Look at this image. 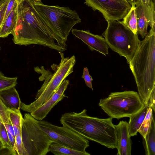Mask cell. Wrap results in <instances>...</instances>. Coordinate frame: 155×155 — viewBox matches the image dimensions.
Segmentation results:
<instances>
[{
  "label": "cell",
  "instance_id": "cell-1",
  "mask_svg": "<svg viewBox=\"0 0 155 155\" xmlns=\"http://www.w3.org/2000/svg\"><path fill=\"white\" fill-rule=\"evenodd\" d=\"M11 34L16 44H36L58 52L66 50L58 44L35 10L33 1L30 0H21L19 2L16 23Z\"/></svg>",
  "mask_w": 155,
  "mask_h": 155
},
{
  "label": "cell",
  "instance_id": "cell-2",
  "mask_svg": "<svg viewBox=\"0 0 155 155\" xmlns=\"http://www.w3.org/2000/svg\"><path fill=\"white\" fill-rule=\"evenodd\" d=\"M87 111L84 109L78 113H65L62 115L60 123L63 126L68 127L88 140L108 148H116V135L113 118L90 116L87 115Z\"/></svg>",
  "mask_w": 155,
  "mask_h": 155
},
{
  "label": "cell",
  "instance_id": "cell-3",
  "mask_svg": "<svg viewBox=\"0 0 155 155\" xmlns=\"http://www.w3.org/2000/svg\"><path fill=\"white\" fill-rule=\"evenodd\" d=\"M130 68L136 83L140 98L147 104L155 87V30L150 29L131 61Z\"/></svg>",
  "mask_w": 155,
  "mask_h": 155
},
{
  "label": "cell",
  "instance_id": "cell-4",
  "mask_svg": "<svg viewBox=\"0 0 155 155\" xmlns=\"http://www.w3.org/2000/svg\"><path fill=\"white\" fill-rule=\"evenodd\" d=\"M61 60L58 64H53L51 67L53 72L46 70L44 67L38 66L35 71L41 75L38 79L44 82L38 90L35 100L29 104L21 103L22 110L30 113L45 103L54 94L63 81L73 71L76 60L74 55L65 57L63 53L59 52Z\"/></svg>",
  "mask_w": 155,
  "mask_h": 155
},
{
  "label": "cell",
  "instance_id": "cell-5",
  "mask_svg": "<svg viewBox=\"0 0 155 155\" xmlns=\"http://www.w3.org/2000/svg\"><path fill=\"white\" fill-rule=\"evenodd\" d=\"M33 2L35 10L58 44L66 50V42L70 31L75 25L81 21L78 13L68 7Z\"/></svg>",
  "mask_w": 155,
  "mask_h": 155
},
{
  "label": "cell",
  "instance_id": "cell-6",
  "mask_svg": "<svg viewBox=\"0 0 155 155\" xmlns=\"http://www.w3.org/2000/svg\"><path fill=\"white\" fill-rule=\"evenodd\" d=\"M107 27L102 34L109 47L124 57L129 64L140 43L137 34L134 33L119 21H107Z\"/></svg>",
  "mask_w": 155,
  "mask_h": 155
},
{
  "label": "cell",
  "instance_id": "cell-7",
  "mask_svg": "<svg viewBox=\"0 0 155 155\" xmlns=\"http://www.w3.org/2000/svg\"><path fill=\"white\" fill-rule=\"evenodd\" d=\"M98 105L110 117L119 119L130 117L144 104L137 92L125 91L111 92L107 97L101 99Z\"/></svg>",
  "mask_w": 155,
  "mask_h": 155
},
{
  "label": "cell",
  "instance_id": "cell-8",
  "mask_svg": "<svg viewBox=\"0 0 155 155\" xmlns=\"http://www.w3.org/2000/svg\"><path fill=\"white\" fill-rule=\"evenodd\" d=\"M21 136L28 155H46L54 140L39 127L38 120L25 113L21 120Z\"/></svg>",
  "mask_w": 155,
  "mask_h": 155
},
{
  "label": "cell",
  "instance_id": "cell-9",
  "mask_svg": "<svg viewBox=\"0 0 155 155\" xmlns=\"http://www.w3.org/2000/svg\"><path fill=\"white\" fill-rule=\"evenodd\" d=\"M40 128L52 138L55 142L73 149L88 153L86 151L89 146L88 140L67 127H59L47 121L38 120Z\"/></svg>",
  "mask_w": 155,
  "mask_h": 155
},
{
  "label": "cell",
  "instance_id": "cell-10",
  "mask_svg": "<svg viewBox=\"0 0 155 155\" xmlns=\"http://www.w3.org/2000/svg\"><path fill=\"white\" fill-rule=\"evenodd\" d=\"M84 0V3L93 10L102 13L107 21L123 19L131 8L126 0Z\"/></svg>",
  "mask_w": 155,
  "mask_h": 155
},
{
  "label": "cell",
  "instance_id": "cell-11",
  "mask_svg": "<svg viewBox=\"0 0 155 155\" xmlns=\"http://www.w3.org/2000/svg\"><path fill=\"white\" fill-rule=\"evenodd\" d=\"M71 32L87 45L91 51H96L106 55L108 54L109 46L101 36L93 34L89 30L73 29Z\"/></svg>",
  "mask_w": 155,
  "mask_h": 155
},
{
  "label": "cell",
  "instance_id": "cell-12",
  "mask_svg": "<svg viewBox=\"0 0 155 155\" xmlns=\"http://www.w3.org/2000/svg\"><path fill=\"white\" fill-rule=\"evenodd\" d=\"M69 83V80L64 79L51 98L43 105L30 113L31 115L38 120H42L54 106L66 97L64 92Z\"/></svg>",
  "mask_w": 155,
  "mask_h": 155
},
{
  "label": "cell",
  "instance_id": "cell-13",
  "mask_svg": "<svg viewBox=\"0 0 155 155\" xmlns=\"http://www.w3.org/2000/svg\"><path fill=\"white\" fill-rule=\"evenodd\" d=\"M117 137V155H131L132 143L128 127V123L120 121L115 125Z\"/></svg>",
  "mask_w": 155,
  "mask_h": 155
},
{
  "label": "cell",
  "instance_id": "cell-14",
  "mask_svg": "<svg viewBox=\"0 0 155 155\" xmlns=\"http://www.w3.org/2000/svg\"><path fill=\"white\" fill-rule=\"evenodd\" d=\"M135 11L137 21V33L143 38L147 34V28L150 24L148 11L146 6L140 1L136 4Z\"/></svg>",
  "mask_w": 155,
  "mask_h": 155
},
{
  "label": "cell",
  "instance_id": "cell-15",
  "mask_svg": "<svg viewBox=\"0 0 155 155\" xmlns=\"http://www.w3.org/2000/svg\"><path fill=\"white\" fill-rule=\"evenodd\" d=\"M0 99L8 108L20 109L21 102L15 87L0 91Z\"/></svg>",
  "mask_w": 155,
  "mask_h": 155
},
{
  "label": "cell",
  "instance_id": "cell-16",
  "mask_svg": "<svg viewBox=\"0 0 155 155\" xmlns=\"http://www.w3.org/2000/svg\"><path fill=\"white\" fill-rule=\"evenodd\" d=\"M7 107L0 99V121L5 127L12 147L13 155H17L15 150V136L8 114Z\"/></svg>",
  "mask_w": 155,
  "mask_h": 155
},
{
  "label": "cell",
  "instance_id": "cell-17",
  "mask_svg": "<svg viewBox=\"0 0 155 155\" xmlns=\"http://www.w3.org/2000/svg\"><path fill=\"white\" fill-rule=\"evenodd\" d=\"M150 107L148 104H144L140 110L129 117L130 120L128 123V127L131 136L137 135L138 130L144 120Z\"/></svg>",
  "mask_w": 155,
  "mask_h": 155
},
{
  "label": "cell",
  "instance_id": "cell-18",
  "mask_svg": "<svg viewBox=\"0 0 155 155\" xmlns=\"http://www.w3.org/2000/svg\"><path fill=\"white\" fill-rule=\"evenodd\" d=\"M21 0H16L12 10L3 25L0 32V38H6L11 34L16 23L18 6Z\"/></svg>",
  "mask_w": 155,
  "mask_h": 155
},
{
  "label": "cell",
  "instance_id": "cell-19",
  "mask_svg": "<svg viewBox=\"0 0 155 155\" xmlns=\"http://www.w3.org/2000/svg\"><path fill=\"white\" fill-rule=\"evenodd\" d=\"M143 144L146 155H155V123L153 116Z\"/></svg>",
  "mask_w": 155,
  "mask_h": 155
},
{
  "label": "cell",
  "instance_id": "cell-20",
  "mask_svg": "<svg viewBox=\"0 0 155 155\" xmlns=\"http://www.w3.org/2000/svg\"><path fill=\"white\" fill-rule=\"evenodd\" d=\"M49 151L55 155H90L55 142L50 145Z\"/></svg>",
  "mask_w": 155,
  "mask_h": 155
},
{
  "label": "cell",
  "instance_id": "cell-21",
  "mask_svg": "<svg viewBox=\"0 0 155 155\" xmlns=\"http://www.w3.org/2000/svg\"><path fill=\"white\" fill-rule=\"evenodd\" d=\"M135 6H131L130 10L121 22L134 33L137 34V21Z\"/></svg>",
  "mask_w": 155,
  "mask_h": 155
},
{
  "label": "cell",
  "instance_id": "cell-22",
  "mask_svg": "<svg viewBox=\"0 0 155 155\" xmlns=\"http://www.w3.org/2000/svg\"><path fill=\"white\" fill-rule=\"evenodd\" d=\"M6 110L8 114L15 137L19 127L21 124L22 116L20 110L12 109L7 108Z\"/></svg>",
  "mask_w": 155,
  "mask_h": 155
},
{
  "label": "cell",
  "instance_id": "cell-23",
  "mask_svg": "<svg viewBox=\"0 0 155 155\" xmlns=\"http://www.w3.org/2000/svg\"><path fill=\"white\" fill-rule=\"evenodd\" d=\"M147 7L149 17L151 29L155 30V2L153 0H140Z\"/></svg>",
  "mask_w": 155,
  "mask_h": 155
},
{
  "label": "cell",
  "instance_id": "cell-24",
  "mask_svg": "<svg viewBox=\"0 0 155 155\" xmlns=\"http://www.w3.org/2000/svg\"><path fill=\"white\" fill-rule=\"evenodd\" d=\"M16 77L10 78L5 76L0 71V91L15 87L17 84Z\"/></svg>",
  "mask_w": 155,
  "mask_h": 155
},
{
  "label": "cell",
  "instance_id": "cell-25",
  "mask_svg": "<svg viewBox=\"0 0 155 155\" xmlns=\"http://www.w3.org/2000/svg\"><path fill=\"white\" fill-rule=\"evenodd\" d=\"M153 111L152 109L150 107L144 120L138 130V132L143 137H145L150 124L152 119L153 116Z\"/></svg>",
  "mask_w": 155,
  "mask_h": 155
},
{
  "label": "cell",
  "instance_id": "cell-26",
  "mask_svg": "<svg viewBox=\"0 0 155 155\" xmlns=\"http://www.w3.org/2000/svg\"><path fill=\"white\" fill-rule=\"evenodd\" d=\"M21 124L15 137V148L17 155H28L22 142L21 132Z\"/></svg>",
  "mask_w": 155,
  "mask_h": 155
},
{
  "label": "cell",
  "instance_id": "cell-27",
  "mask_svg": "<svg viewBox=\"0 0 155 155\" xmlns=\"http://www.w3.org/2000/svg\"><path fill=\"white\" fill-rule=\"evenodd\" d=\"M0 140L4 147L8 149L12 155H13L10 142L7 130L4 125L0 121Z\"/></svg>",
  "mask_w": 155,
  "mask_h": 155
},
{
  "label": "cell",
  "instance_id": "cell-28",
  "mask_svg": "<svg viewBox=\"0 0 155 155\" xmlns=\"http://www.w3.org/2000/svg\"><path fill=\"white\" fill-rule=\"evenodd\" d=\"M81 78L84 79L87 86L93 90L92 84V81L93 79L89 74L87 68L85 67L84 68Z\"/></svg>",
  "mask_w": 155,
  "mask_h": 155
},
{
  "label": "cell",
  "instance_id": "cell-29",
  "mask_svg": "<svg viewBox=\"0 0 155 155\" xmlns=\"http://www.w3.org/2000/svg\"><path fill=\"white\" fill-rule=\"evenodd\" d=\"M10 0H6L0 8V32L3 25L5 11L8 4Z\"/></svg>",
  "mask_w": 155,
  "mask_h": 155
},
{
  "label": "cell",
  "instance_id": "cell-30",
  "mask_svg": "<svg viewBox=\"0 0 155 155\" xmlns=\"http://www.w3.org/2000/svg\"><path fill=\"white\" fill-rule=\"evenodd\" d=\"M155 87L153 88L150 94L147 103L149 107L152 109L154 112L155 111Z\"/></svg>",
  "mask_w": 155,
  "mask_h": 155
},
{
  "label": "cell",
  "instance_id": "cell-31",
  "mask_svg": "<svg viewBox=\"0 0 155 155\" xmlns=\"http://www.w3.org/2000/svg\"><path fill=\"white\" fill-rule=\"evenodd\" d=\"M12 155L10 151L5 148L0 140V155Z\"/></svg>",
  "mask_w": 155,
  "mask_h": 155
},
{
  "label": "cell",
  "instance_id": "cell-32",
  "mask_svg": "<svg viewBox=\"0 0 155 155\" xmlns=\"http://www.w3.org/2000/svg\"><path fill=\"white\" fill-rule=\"evenodd\" d=\"M126 1L129 3L131 6H135L137 4L140 0H126Z\"/></svg>",
  "mask_w": 155,
  "mask_h": 155
},
{
  "label": "cell",
  "instance_id": "cell-33",
  "mask_svg": "<svg viewBox=\"0 0 155 155\" xmlns=\"http://www.w3.org/2000/svg\"><path fill=\"white\" fill-rule=\"evenodd\" d=\"M6 0H0V7L4 3Z\"/></svg>",
  "mask_w": 155,
  "mask_h": 155
},
{
  "label": "cell",
  "instance_id": "cell-34",
  "mask_svg": "<svg viewBox=\"0 0 155 155\" xmlns=\"http://www.w3.org/2000/svg\"><path fill=\"white\" fill-rule=\"evenodd\" d=\"M33 1L38 2H41V0H30Z\"/></svg>",
  "mask_w": 155,
  "mask_h": 155
},
{
  "label": "cell",
  "instance_id": "cell-35",
  "mask_svg": "<svg viewBox=\"0 0 155 155\" xmlns=\"http://www.w3.org/2000/svg\"><path fill=\"white\" fill-rule=\"evenodd\" d=\"M153 1L155 2V0H153Z\"/></svg>",
  "mask_w": 155,
  "mask_h": 155
},
{
  "label": "cell",
  "instance_id": "cell-36",
  "mask_svg": "<svg viewBox=\"0 0 155 155\" xmlns=\"http://www.w3.org/2000/svg\"><path fill=\"white\" fill-rule=\"evenodd\" d=\"M2 6H1L0 7V8Z\"/></svg>",
  "mask_w": 155,
  "mask_h": 155
},
{
  "label": "cell",
  "instance_id": "cell-37",
  "mask_svg": "<svg viewBox=\"0 0 155 155\" xmlns=\"http://www.w3.org/2000/svg\"><path fill=\"white\" fill-rule=\"evenodd\" d=\"M1 47H0V50H1Z\"/></svg>",
  "mask_w": 155,
  "mask_h": 155
}]
</instances>
